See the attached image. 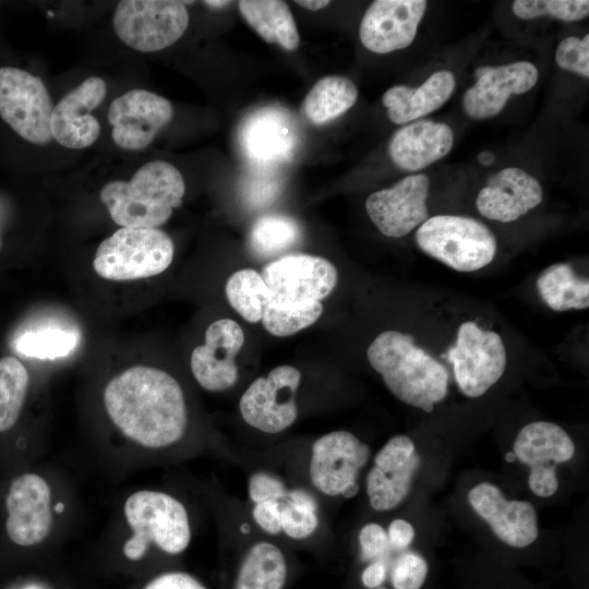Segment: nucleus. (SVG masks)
<instances>
[{
	"label": "nucleus",
	"mask_w": 589,
	"mask_h": 589,
	"mask_svg": "<svg viewBox=\"0 0 589 589\" xmlns=\"http://www.w3.org/2000/svg\"><path fill=\"white\" fill-rule=\"evenodd\" d=\"M11 217V204L8 199L0 193V250L2 248V237Z\"/></svg>",
	"instance_id": "de8ad7c7"
},
{
	"label": "nucleus",
	"mask_w": 589,
	"mask_h": 589,
	"mask_svg": "<svg viewBox=\"0 0 589 589\" xmlns=\"http://www.w3.org/2000/svg\"><path fill=\"white\" fill-rule=\"evenodd\" d=\"M418 247L431 257L458 272H474L489 265L497 242L481 221L458 215L428 218L416 232Z\"/></svg>",
	"instance_id": "423d86ee"
},
{
	"label": "nucleus",
	"mask_w": 589,
	"mask_h": 589,
	"mask_svg": "<svg viewBox=\"0 0 589 589\" xmlns=\"http://www.w3.org/2000/svg\"><path fill=\"white\" fill-rule=\"evenodd\" d=\"M429 573L428 562L416 552L401 553L389 569L393 589H421Z\"/></svg>",
	"instance_id": "4c0bfd02"
},
{
	"label": "nucleus",
	"mask_w": 589,
	"mask_h": 589,
	"mask_svg": "<svg viewBox=\"0 0 589 589\" xmlns=\"http://www.w3.org/2000/svg\"><path fill=\"white\" fill-rule=\"evenodd\" d=\"M366 358L389 392L409 406L432 412L447 394L446 368L418 347L410 334L381 333L369 346Z\"/></svg>",
	"instance_id": "f03ea898"
},
{
	"label": "nucleus",
	"mask_w": 589,
	"mask_h": 589,
	"mask_svg": "<svg viewBox=\"0 0 589 589\" xmlns=\"http://www.w3.org/2000/svg\"><path fill=\"white\" fill-rule=\"evenodd\" d=\"M286 494L278 498L265 500L252 504V518L255 525L265 533L271 536L281 533L280 507Z\"/></svg>",
	"instance_id": "79ce46f5"
},
{
	"label": "nucleus",
	"mask_w": 589,
	"mask_h": 589,
	"mask_svg": "<svg viewBox=\"0 0 589 589\" xmlns=\"http://www.w3.org/2000/svg\"><path fill=\"white\" fill-rule=\"evenodd\" d=\"M181 172L165 160L142 165L128 180L107 182L99 192L115 224L123 228H159L182 204Z\"/></svg>",
	"instance_id": "7ed1b4c3"
},
{
	"label": "nucleus",
	"mask_w": 589,
	"mask_h": 589,
	"mask_svg": "<svg viewBox=\"0 0 589 589\" xmlns=\"http://www.w3.org/2000/svg\"><path fill=\"white\" fill-rule=\"evenodd\" d=\"M513 453L530 468L528 484L531 492L540 497H549L558 489L556 467L573 458L575 444L560 425L534 421L520 429Z\"/></svg>",
	"instance_id": "ddd939ff"
},
{
	"label": "nucleus",
	"mask_w": 589,
	"mask_h": 589,
	"mask_svg": "<svg viewBox=\"0 0 589 589\" xmlns=\"http://www.w3.org/2000/svg\"><path fill=\"white\" fill-rule=\"evenodd\" d=\"M476 84L462 98L466 113L472 119H488L502 111L510 95L530 91L539 77L538 69L528 61L479 67L474 71Z\"/></svg>",
	"instance_id": "5701e85b"
},
{
	"label": "nucleus",
	"mask_w": 589,
	"mask_h": 589,
	"mask_svg": "<svg viewBox=\"0 0 589 589\" xmlns=\"http://www.w3.org/2000/svg\"><path fill=\"white\" fill-rule=\"evenodd\" d=\"M424 0H376L365 11L359 29L362 45L375 53L410 46L426 9Z\"/></svg>",
	"instance_id": "4be33fe9"
},
{
	"label": "nucleus",
	"mask_w": 589,
	"mask_h": 589,
	"mask_svg": "<svg viewBox=\"0 0 589 589\" xmlns=\"http://www.w3.org/2000/svg\"><path fill=\"white\" fill-rule=\"evenodd\" d=\"M279 183L267 173L250 178L244 185V197L254 207L271 203L278 194Z\"/></svg>",
	"instance_id": "37998d69"
},
{
	"label": "nucleus",
	"mask_w": 589,
	"mask_h": 589,
	"mask_svg": "<svg viewBox=\"0 0 589 589\" xmlns=\"http://www.w3.org/2000/svg\"><path fill=\"white\" fill-rule=\"evenodd\" d=\"M225 290L230 305L245 321H261L263 310L271 301V293L259 272L252 268L235 272L228 278Z\"/></svg>",
	"instance_id": "2f4dec72"
},
{
	"label": "nucleus",
	"mask_w": 589,
	"mask_h": 589,
	"mask_svg": "<svg viewBox=\"0 0 589 589\" xmlns=\"http://www.w3.org/2000/svg\"><path fill=\"white\" fill-rule=\"evenodd\" d=\"M555 61L564 70L589 77V34L563 39L556 48Z\"/></svg>",
	"instance_id": "58836bf2"
},
{
	"label": "nucleus",
	"mask_w": 589,
	"mask_h": 589,
	"mask_svg": "<svg viewBox=\"0 0 589 589\" xmlns=\"http://www.w3.org/2000/svg\"><path fill=\"white\" fill-rule=\"evenodd\" d=\"M53 107L39 76L20 68L0 67V117L17 135L34 145L49 144Z\"/></svg>",
	"instance_id": "6e6552de"
},
{
	"label": "nucleus",
	"mask_w": 589,
	"mask_h": 589,
	"mask_svg": "<svg viewBox=\"0 0 589 589\" xmlns=\"http://www.w3.org/2000/svg\"><path fill=\"white\" fill-rule=\"evenodd\" d=\"M107 96V83L97 75L82 81L53 107L50 118L52 140L69 149H84L98 140L100 123L92 112Z\"/></svg>",
	"instance_id": "f3484780"
},
{
	"label": "nucleus",
	"mask_w": 589,
	"mask_h": 589,
	"mask_svg": "<svg viewBox=\"0 0 589 589\" xmlns=\"http://www.w3.org/2000/svg\"><path fill=\"white\" fill-rule=\"evenodd\" d=\"M358 540L363 561L370 563L376 560H386L390 544L387 532L381 525L376 522L364 525L359 531Z\"/></svg>",
	"instance_id": "ea45409f"
},
{
	"label": "nucleus",
	"mask_w": 589,
	"mask_h": 589,
	"mask_svg": "<svg viewBox=\"0 0 589 589\" xmlns=\"http://www.w3.org/2000/svg\"><path fill=\"white\" fill-rule=\"evenodd\" d=\"M271 301L281 304L321 302L338 280L336 266L325 257L294 253L265 265L261 273Z\"/></svg>",
	"instance_id": "f8f14e48"
},
{
	"label": "nucleus",
	"mask_w": 589,
	"mask_h": 589,
	"mask_svg": "<svg viewBox=\"0 0 589 589\" xmlns=\"http://www.w3.org/2000/svg\"><path fill=\"white\" fill-rule=\"evenodd\" d=\"M244 156L256 167L271 168L289 161L298 144L292 117L284 109L264 107L244 119L239 131Z\"/></svg>",
	"instance_id": "aec40b11"
},
{
	"label": "nucleus",
	"mask_w": 589,
	"mask_h": 589,
	"mask_svg": "<svg viewBox=\"0 0 589 589\" xmlns=\"http://www.w3.org/2000/svg\"><path fill=\"white\" fill-rule=\"evenodd\" d=\"M288 490L280 478L264 470L253 472L248 481V496L251 504L281 497Z\"/></svg>",
	"instance_id": "a19ab883"
},
{
	"label": "nucleus",
	"mask_w": 589,
	"mask_h": 589,
	"mask_svg": "<svg viewBox=\"0 0 589 589\" xmlns=\"http://www.w3.org/2000/svg\"><path fill=\"white\" fill-rule=\"evenodd\" d=\"M542 199L541 184L534 177L524 169L509 167L488 178L476 205L483 217L510 223L537 207Z\"/></svg>",
	"instance_id": "b1692460"
},
{
	"label": "nucleus",
	"mask_w": 589,
	"mask_h": 589,
	"mask_svg": "<svg viewBox=\"0 0 589 589\" xmlns=\"http://www.w3.org/2000/svg\"><path fill=\"white\" fill-rule=\"evenodd\" d=\"M56 509H57V510H62V509H63V506H62V504H61V503H59V504L57 505Z\"/></svg>",
	"instance_id": "864d4df0"
},
{
	"label": "nucleus",
	"mask_w": 589,
	"mask_h": 589,
	"mask_svg": "<svg viewBox=\"0 0 589 589\" xmlns=\"http://www.w3.org/2000/svg\"><path fill=\"white\" fill-rule=\"evenodd\" d=\"M184 3L172 0L119 1L112 15L113 32L133 50H163L177 43L189 26Z\"/></svg>",
	"instance_id": "0eeeda50"
},
{
	"label": "nucleus",
	"mask_w": 589,
	"mask_h": 589,
	"mask_svg": "<svg viewBox=\"0 0 589 589\" xmlns=\"http://www.w3.org/2000/svg\"><path fill=\"white\" fill-rule=\"evenodd\" d=\"M29 385L26 366L13 356L0 358V432L16 423Z\"/></svg>",
	"instance_id": "473e14b6"
},
{
	"label": "nucleus",
	"mask_w": 589,
	"mask_h": 589,
	"mask_svg": "<svg viewBox=\"0 0 589 589\" xmlns=\"http://www.w3.org/2000/svg\"><path fill=\"white\" fill-rule=\"evenodd\" d=\"M386 532L390 548L395 550L407 549L414 538V529L412 525L400 518L394 519L389 524Z\"/></svg>",
	"instance_id": "a18cd8bd"
},
{
	"label": "nucleus",
	"mask_w": 589,
	"mask_h": 589,
	"mask_svg": "<svg viewBox=\"0 0 589 589\" xmlns=\"http://www.w3.org/2000/svg\"><path fill=\"white\" fill-rule=\"evenodd\" d=\"M505 459L507 462H513L516 459V456L513 452L506 453Z\"/></svg>",
	"instance_id": "603ef678"
},
{
	"label": "nucleus",
	"mask_w": 589,
	"mask_h": 589,
	"mask_svg": "<svg viewBox=\"0 0 589 589\" xmlns=\"http://www.w3.org/2000/svg\"><path fill=\"white\" fill-rule=\"evenodd\" d=\"M468 502L507 545L522 549L537 540L538 515L530 502L508 501L500 488L490 482H480L471 488Z\"/></svg>",
	"instance_id": "412c9836"
},
{
	"label": "nucleus",
	"mask_w": 589,
	"mask_h": 589,
	"mask_svg": "<svg viewBox=\"0 0 589 589\" xmlns=\"http://www.w3.org/2000/svg\"><path fill=\"white\" fill-rule=\"evenodd\" d=\"M455 76L449 71L434 72L421 86L395 85L382 98L392 122L406 124L442 107L455 89Z\"/></svg>",
	"instance_id": "a878e982"
},
{
	"label": "nucleus",
	"mask_w": 589,
	"mask_h": 589,
	"mask_svg": "<svg viewBox=\"0 0 589 589\" xmlns=\"http://www.w3.org/2000/svg\"><path fill=\"white\" fill-rule=\"evenodd\" d=\"M537 288L543 302L553 311L589 306L588 278L576 275L568 264H554L543 271L537 279Z\"/></svg>",
	"instance_id": "c85d7f7f"
},
{
	"label": "nucleus",
	"mask_w": 589,
	"mask_h": 589,
	"mask_svg": "<svg viewBox=\"0 0 589 589\" xmlns=\"http://www.w3.org/2000/svg\"><path fill=\"white\" fill-rule=\"evenodd\" d=\"M453 365L459 389L468 397L484 395L506 369V349L500 334L467 321L457 330L456 342L442 356Z\"/></svg>",
	"instance_id": "1a4fd4ad"
},
{
	"label": "nucleus",
	"mask_w": 589,
	"mask_h": 589,
	"mask_svg": "<svg viewBox=\"0 0 589 589\" xmlns=\"http://www.w3.org/2000/svg\"><path fill=\"white\" fill-rule=\"evenodd\" d=\"M24 589H39V588L36 587V586H28V587H26V588H24Z\"/></svg>",
	"instance_id": "5fc2aeb1"
},
{
	"label": "nucleus",
	"mask_w": 589,
	"mask_h": 589,
	"mask_svg": "<svg viewBox=\"0 0 589 589\" xmlns=\"http://www.w3.org/2000/svg\"><path fill=\"white\" fill-rule=\"evenodd\" d=\"M388 572L386 560L372 561L362 570L361 582L366 589H380L384 585Z\"/></svg>",
	"instance_id": "49530a36"
},
{
	"label": "nucleus",
	"mask_w": 589,
	"mask_h": 589,
	"mask_svg": "<svg viewBox=\"0 0 589 589\" xmlns=\"http://www.w3.org/2000/svg\"><path fill=\"white\" fill-rule=\"evenodd\" d=\"M429 187L425 175L405 177L393 187L370 194L366 213L384 236L401 238L428 219Z\"/></svg>",
	"instance_id": "dca6fc26"
},
{
	"label": "nucleus",
	"mask_w": 589,
	"mask_h": 589,
	"mask_svg": "<svg viewBox=\"0 0 589 589\" xmlns=\"http://www.w3.org/2000/svg\"><path fill=\"white\" fill-rule=\"evenodd\" d=\"M144 589H206V587L190 574L169 572L154 578Z\"/></svg>",
	"instance_id": "c03bdc74"
},
{
	"label": "nucleus",
	"mask_w": 589,
	"mask_h": 589,
	"mask_svg": "<svg viewBox=\"0 0 589 589\" xmlns=\"http://www.w3.org/2000/svg\"><path fill=\"white\" fill-rule=\"evenodd\" d=\"M421 465L412 440L406 435L389 438L376 453L366 474L365 488L371 507L387 512L397 507L410 492Z\"/></svg>",
	"instance_id": "2eb2a0df"
},
{
	"label": "nucleus",
	"mask_w": 589,
	"mask_h": 589,
	"mask_svg": "<svg viewBox=\"0 0 589 589\" xmlns=\"http://www.w3.org/2000/svg\"><path fill=\"white\" fill-rule=\"evenodd\" d=\"M244 342L241 326L231 318L213 322L204 344L194 348L190 366L196 382L208 392H224L238 381L236 357Z\"/></svg>",
	"instance_id": "a211bd4d"
},
{
	"label": "nucleus",
	"mask_w": 589,
	"mask_h": 589,
	"mask_svg": "<svg viewBox=\"0 0 589 589\" xmlns=\"http://www.w3.org/2000/svg\"><path fill=\"white\" fill-rule=\"evenodd\" d=\"M77 340L79 336L73 332L48 327L22 334L15 348L25 357L53 360L71 353Z\"/></svg>",
	"instance_id": "c9c22d12"
},
{
	"label": "nucleus",
	"mask_w": 589,
	"mask_h": 589,
	"mask_svg": "<svg viewBox=\"0 0 589 589\" xmlns=\"http://www.w3.org/2000/svg\"><path fill=\"white\" fill-rule=\"evenodd\" d=\"M247 23L268 44L292 51L300 36L288 4L279 0H243L238 2Z\"/></svg>",
	"instance_id": "bb28decb"
},
{
	"label": "nucleus",
	"mask_w": 589,
	"mask_h": 589,
	"mask_svg": "<svg viewBox=\"0 0 589 589\" xmlns=\"http://www.w3.org/2000/svg\"><path fill=\"white\" fill-rule=\"evenodd\" d=\"M204 3L207 7H212V8H224L228 5L230 2L229 1H204Z\"/></svg>",
	"instance_id": "3c124183"
},
{
	"label": "nucleus",
	"mask_w": 589,
	"mask_h": 589,
	"mask_svg": "<svg viewBox=\"0 0 589 589\" xmlns=\"http://www.w3.org/2000/svg\"><path fill=\"white\" fill-rule=\"evenodd\" d=\"M104 406L115 426L146 449H169L187 435L184 392L171 374L158 368L133 365L112 377L104 390Z\"/></svg>",
	"instance_id": "f257e3e1"
},
{
	"label": "nucleus",
	"mask_w": 589,
	"mask_h": 589,
	"mask_svg": "<svg viewBox=\"0 0 589 589\" xmlns=\"http://www.w3.org/2000/svg\"><path fill=\"white\" fill-rule=\"evenodd\" d=\"M297 4L310 10V11H317L325 7H327L330 2L327 0H303V1H296Z\"/></svg>",
	"instance_id": "09e8293b"
},
{
	"label": "nucleus",
	"mask_w": 589,
	"mask_h": 589,
	"mask_svg": "<svg viewBox=\"0 0 589 589\" xmlns=\"http://www.w3.org/2000/svg\"><path fill=\"white\" fill-rule=\"evenodd\" d=\"M318 525L315 498L306 490L289 489L280 507L281 533L292 540H304L316 531Z\"/></svg>",
	"instance_id": "72a5a7b5"
},
{
	"label": "nucleus",
	"mask_w": 589,
	"mask_h": 589,
	"mask_svg": "<svg viewBox=\"0 0 589 589\" xmlns=\"http://www.w3.org/2000/svg\"><path fill=\"white\" fill-rule=\"evenodd\" d=\"M172 117L169 99L143 88L130 89L115 98L107 113L113 143L129 152L148 147Z\"/></svg>",
	"instance_id": "4468645a"
},
{
	"label": "nucleus",
	"mask_w": 589,
	"mask_h": 589,
	"mask_svg": "<svg viewBox=\"0 0 589 589\" xmlns=\"http://www.w3.org/2000/svg\"><path fill=\"white\" fill-rule=\"evenodd\" d=\"M453 144L454 133L447 124L418 120L395 132L388 153L400 169L417 171L446 156Z\"/></svg>",
	"instance_id": "393cba45"
},
{
	"label": "nucleus",
	"mask_w": 589,
	"mask_h": 589,
	"mask_svg": "<svg viewBox=\"0 0 589 589\" xmlns=\"http://www.w3.org/2000/svg\"><path fill=\"white\" fill-rule=\"evenodd\" d=\"M124 516L132 536L123 546L131 561L141 560L151 544L164 553H182L191 541V527L184 505L170 494L142 490L128 497Z\"/></svg>",
	"instance_id": "20e7f679"
},
{
	"label": "nucleus",
	"mask_w": 589,
	"mask_h": 589,
	"mask_svg": "<svg viewBox=\"0 0 589 589\" xmlns=\"http://www.w3.org/2000/svg\"><path fill=\"white\" fill-rule=\"evenodd\" d=\"M287 561L278 545L257 541L244 553L233 582V589H284Z\"/></svg>",
	"instance_id": "cd10ccee"
},
{
	"label": "nucleus",
	"mask_w": 589,
	"mask_h": 589,
	"mask_svg": "<svg viewBox=\"0 0 589 589\" xmlns=\"http://www.w3.org/2000/svg\"><path fill=\"white\" fill-rule=\"evenodd\" d=\"M478 160L480 164L488 166L493 163L494 155L490 152H482L478 155Z\"/></svg>",
	"instance_id": "8fccbe9b"
},
{
	"label": "nucleus",
	"mask_w": 589,
	"mask_h": 589,
	"mask_svg": "<svg viewBox=\"0 0 589 589\" xmlns=\"http://www.w3.org/2000/svg\"><path fill=\"white\" fill-rule=\"evenodd\" d=\"M300 382L301 372L289 364L276 366L266 376L255 378L239 401L243 421L267 434L290 428L298 418L296 395Z\"/></svg>",
	"instance_id": "9b49d317"
},
{
	"label": "nucleus",
	"mask_w": 589,
	"mask_h": 589,
	"mask_svg": "<svg viewBox=\"0 0 589 589\" xmlns=\"http://www.w3.org/2000/svg\"><path fill=\"white\" fill-rule=\"evenodd\" d=\"M358 88L354 83L340 75H328L318 80L303 100L305 117L314 124L329 122L357 101Z\"/></svg>",
	"instance_id": "c756f323"
},
{
	"label": "nucleus",
	"mask_w": 589,
	"mask_h": 589,
	"mask_svg": "<svg viewBox=\"0 0 589 589\" xmlns=\"http://www.w3.org/2000/svg\"><path fill=\"white\" fill-rule=\"evenodd\" d=\"M173 254L171 238L159 228L120 227L100 242L93 267L107 280H136L165 272Z\"/></svg>",
	"instance_id": "39448f33"
},
{
	"label": "nucleus",
	"mask_w": 589,
	"mask_h": 589,
	"mask_svg": "<svg viewBox=\"0 0 589 589\" xmlns=\"http://www.w3.org/2000/svg\"><path fill=\"white\" fill-rule=\"evenodd\" d=\"M5 506V529L17 545L40 543L52 525L51 492L40 476L24 473L15 478L9 489Z\"/></svg>",
	"instance_id": "6ab92c4d"
},
{
	"label": "nucleus",
	"mask_w": 589,
	"mask_h": 589,
	"mask_svg": "<svg viewBox=\"0 0 589 589\" xmlns=\"http://www.w3.org/2000/svg\"><path fill=\"white\" fill-rule=\"evenodd\" d=\"M323 313L321 302L281 304L269 301L262 314L264 328L278 337L291 336L314 324Z\"/></svg>",
	"instance_id": "f704fd0d"
},
{
	"label": "nucleus",
	"mask_w": 589,
	"mask_h": 589,
	"mask_svg": "<svg viewBox=\"0 0 589 589\" xmlns=\"http://www.w3.org/2000/svg\"><path fill=\"white\" fill-rule=\"evenodd\" d=\"M371 456L369 445L348 431H333L311 447L309 477L313 488L326 496L352 497L358 477Z\"/></svg>",
	"instance_id": "9d476101"
},
{
	"label": "nucleus",
	"mask_w": 589,
	"mask_h": 589,
	"mask_svg": "<svg viewBox=\"0 0 589 589\" xmlns=\"http://www.w3.org/2000/svg\"><path fill=\"white\" fill-rule=\"evenodd\" d=\"M513 13L522 20L551 16L565 22L579 21L589 14L587 0H516Z\"/></svg>",
	"instance_id": "e433bc0d"
},
{
	"label": "nucleus",
	"mask_w": 589,
	"mask_h": 589,
	"mask_svg": "<svg viewBox=\"0 0 589 589\" xmlns=\"http://www.w3.org/2000/svg\"><path fill=\"white\" fill-rule=\"evenodd\" d=\"M301 239L299 224L291 217L269 214L259 217L249 233V247L259 256L280 254Z\"/></svg>",
	"instance_id": "7c9ffc66"
}]
</instances>
